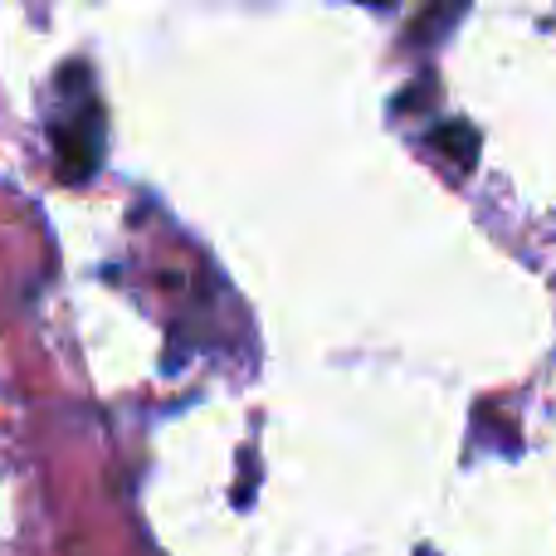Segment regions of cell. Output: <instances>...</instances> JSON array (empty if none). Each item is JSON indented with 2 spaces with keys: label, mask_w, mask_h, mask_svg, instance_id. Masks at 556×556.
Wrapping results in <instances>:
<instances>
[{
  "label": "cell",
  "mask_w": 556,
  "mask_h": 556,
  "mask_svg": "<svg viewBox=\"0 0 556 556\" xmlns=\"http://www.w3.org/2000/svg\"><path fill=\"white\" fill-rule=\"evenodd\" d=\"M98 152H103V123H98V103H84L68 132H59V176L64 181H88L98 172Z\"/></svg>",
  "instance_id": "1"
},
{
  "label": "cell",
  "mask_w": 556,
  "mask_h": 556,
  "mask_svg": "<svg viewBox=\"0 0 556 556\" xmlns=\"http://www.w3.org/2000/svg\"><path fill=\"white\" fill-rule=\"evenodd\" d=\"M430 147L450 156L459 172H469L473 156H479V132H473L469 123H444V127H434V132H430Z\"/></svg>",
  "instance_id": "2"
}]
</instances>
